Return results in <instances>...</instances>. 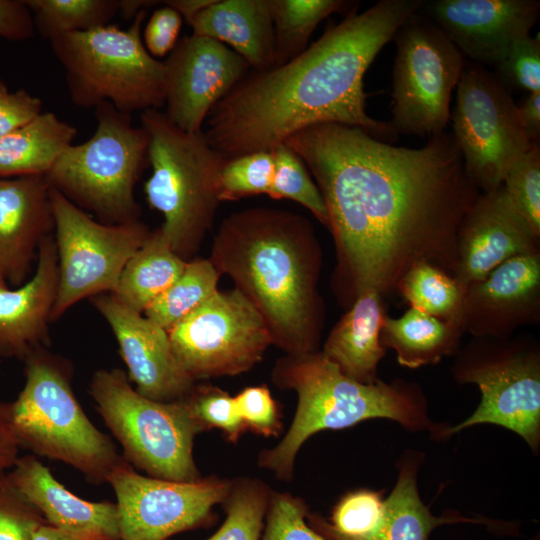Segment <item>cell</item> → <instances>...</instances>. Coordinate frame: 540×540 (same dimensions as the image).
Returning a JSON list of instances; mask_svg holds the SVG:
<instances>
[{
	"mask_svg": "<svg viewBox=\"0 0 540 540\" xmlns=\"http://www.w3.org/2000/svg\"><path fill=\"white\" fill-rule=\"evenodd\" d=\"M315 179L328 212L338 272L352 303L365 290H397L416 263L453 276L463 217L481 193L451 133L419 148L394 146L362 128L321 123L284 142Z\"/></svg>",
	"mask_w": 540,
	"mask_h": 540,
	"instance_id": "1",
	"label": "cell"
},
{
	"mask_svg": "<svg viewBox=\"0 0 540 540\" xmlns=\"http://www.w3.org/2000/svg\"><path fill=\"white\" fill-rule=\"evenodd\" d=\"M380 0L350 13L295 58L245 75L210 111L204 135L225 159L271 151L312 125L339 123L382 141L396 134L366 112L363 78L380 50L424 5Z\"/></svg>",
	"mask_w": 540,
	"mask_h": 540,
	"instance_id": "2",
	"label": "cell"
},
{
	"mask_svg": "<svg viewBox=\"0 0 540 540\" xmlns=\"http://www.w3.org/2000/svg\"><path fill=\"white\" fill-rule=\"evenodd\" d=\"M209 260L262 316L272 345L286 355L319 351L322 252L305 217L266 207L235 212L220 224Z\"/></svg>",
	"mask_w": 540,
	"mask_h": 540,
	"instance_id": "3",
	"label": "cell"
},
{
	"mask_svg": "<svg viewBox=\"0 0 540 540\" xmlns=\"http://www.w3.org/2000/svg\"><path fill=\"white\" fill-rule=\"evenodd\" d=\"M272 382L297 393L298 403L291 425L273 448L258 456V466L282 481L293 477L298 451L306 440L323 430H341L373 418L396 421L405 429L427 430L441 440L449 426L429 418L427 401L416 383L396 380L372 384L356 382L319 351L304 355H284L271 372Z\"/></svg>",
	"mask_w": 540,
	"mask_h": 540,
	"instance_id": "4",
	"label": "cell"
},
{
	"mask_svg": "<svg viewBox=\"0 0 540 540\" xmlns=\"http://www.w3.org/2000/svg\"><path fill=\"white\" fill-rule=\"evenodd\" d=\"M24 362V386L9 403L20 447L70 465L92 483H107L125 459L78 402L71 363L45 347L34 349Z\"/></svg>",
	"mask_w": 540,
	"mask_h": 540,
	"instance_id": "5",
	"label": "cell"
},
{
	"mask_svg": "<svg viewBox=\"0 0 540 540\" xmlns=\"http://www.w3.org/2000/svg\"><path fill=\"white\" fill-rule=\"evenodd\" d=\"M149 138L152 169L144 184L148 204L163 216L160 227L174 252L194 259L211 229L220 200V173L227 161L204 132H186L157 109L140 114Z\"/></svg>",
	"mask_w": 540,
	"mask_h": 540,
	"instance_id": "6",
	"label": "cell"
},
{
	"mask_svg": "<svg viewBox=\"0 0 540 540\" xmlns=\"http://www.w3.org/2000/svg\"><path fill=\"white\" fill-rule=\"evenodd\" d=\"M146 15L140 11L127 29L110 24L50 40L74 105L94 109L108 102L128 114L164 106L165 65L143 44Z\"/></svg>",
	"mask_w": 540,
	"mask_h": 540,
	"instance_id": "7",
	"label": "cell"
},
{
	"mask_svg": "<svg viewBox=\"0 0 540 540\" xmlns=\"http://www.w3.org/2000/svg\"><path fill=\"white\" fill-rule=\"evenodd\" d=\"M96 129L85 142L71 144L46 175L50 185L100 222L138 220L135 186L148 163L149 138L131 114L108 102L94 108Z\"/></svg>",
	"mask_w": 540,
	"mask_h": 540,
	"instance_id": "8",
	"label": "cell"
},
{
	"mask_svg": "<svg viewBox=\"0 0 540 540\" xmlns=\"http://www.w3.org/2000/svg\"><path fill=\"white\" fill-rule=\"evenodd\" d=\"M89 393L130 465L158 479L191 482L202 477L193 446L205 429L184 400L160 402L144 397L118 368L97 370Z\"/></svg>",
	"mask_w": 540,
	"mask_h": 540,
	"instance_id": "9",
	"label": "cell"
},
{
	"mask_svg": "<svg viewBox=\"0 0 540 540\" xmlns=\"http://www.w3.org/2000/svg\"><path fill=\"white\" fill-rule=\"evenodd\" d=\"M392 70L393 132L433 136L450 120L451 95L465 58L450 39L420 10L395 33Z\"/></svg>",
	"mask_w": 540,
	"mask_h": 540,
	"instance_id": "10",
	"label": "cell"
},
{
	"mask_svg": "<svg viewBox=\"0 0 540 540\" xmlns=\"http://www.w3.org/2000/svg\"><path fill=\"white\" fill-rule=\"evenodd\" d=\"M58 288L51 321L84 298L113 293L121 272L151 231L139 219L121 224L94 220L51 186Z\"/></svg>",
	"mask_w": 540,
	"mask_h": 540,
	"instance_id": "11",
	"label": "cell"
},
{
	"mask_svg": "<svg viewBox=\"0 0 540 540\" xmlns=\"http://www.w3.org/2000/svg\"><path fill=\"white\" fill-rule=\"evenodd\" d=\"M512 93L485 66L466 61L450 113L454 142L480 192L502 184L507 170L533 145Z\"/></svg>",
	"mask_w": 540,
	"mask_h": 540,
	"instance_id": "12",
	"label": "cell"
},
{
	"mask_svg": "<svg viewBox=\"0 0 540 540\" xmlns=\"http://www.w3.org/2000/svg\"><path fill=\"white\" fill-rule=\"evenodd\" d=\"M471 344L453 367L459 383L476 384L481 401L456 426H448L442 439L478 424H494L518 434L534 454L540 448V354L528 342L496 339Z\"/></svg>",
	"mask_w": 540,
	"mask_h": 540,
	"instance_id": "13",
	"label": "cell"
},
{
	"mask_svg": "<svg viewBox=\"0 0 540 540\" xmlns=\"http://www.w3.org/2000/svg\"><path fill=\"white\" fill-rule=\"evenodd\" d=\"M167 332L175 359L195 382L248 372L272 345L262 316L236 288L217 290Z\"/></svg>",
	"mask_w": 540,
	"mask_h": 540,
	"instance_id": "14",
	"label": "cell"
},
{
	"mask_svg": "<svg viewBox=\"0 0 540 540\" xmlns=\"http://www.w3.org/2000/svg\"><path fill=\"white\" fill-rule=\"evenodd\" d=\"M109 483L116 495L120 540H166L213 521L231 480L215 475L180 482L144 476L122 461Z\"/></svg>",
	"mask_w": 540,
	"mask_h": 540,
	"instance_id": "15",
	"label": "cell"
},
{
	"mask_svg": "<svg viewBox=\"0 0 540 540\" xmlns=\"http://www.w3.org/2000/svg\"><path fill=\"white\" fill-rule=\"evenodd\" d=\"M165 65L166 117L196 133L212 108L246 75L247 61L226 45L202 36L179 40Z\"/></svg>",
	"mask_w": 540,
	"mask_h": 540,
	"instance_id": "16",
	"label": "cell"
},
{
	"mask_svg": "<svg viewBox=\"0 0 540 540\" xmlns=\"http://www.w3.org/2000/svg\"><path fill=\"white\" fill-rule=\"evenodd\" d=\"M428 17L469 61L497 65L540 16L538 0H433Z\"/></svg>",
	"mask_w": 540,
	"mask_h": 540,
	"instance_id": "17",
	"label": "cell"
},
{
	"mask_svg": "<svg viewBox=\"0 0 540 540\" xmlns=\"http://www.w3.org/2000/svg\"><path fill=\"white\" fill-rule=\"evenodd\" d=\"M92 304L112 329L138 393L160 402L180 401L191 393L197 382L175 359L167 330L111 293L92 297Z\"/></svg>",
	"mask_w": 540,
	"mask_h": 540,
	"instance_id": "18",
	"label": "cell"
},
{
	"mask_svg": "<svg viewBox=\"0 0 540 540\" xmlns=\"http://www.w3.org/2000/svg\"><path fill=\"white\" fill-rule=\"evenodd\" d=\"M539 317L540 253L513 257L463 289V326L478 338L507 339Z\"/></svg>",
	"mask_w": 540,
	"mask_h": 540,
	"instance_id": "19",
	"label": "cell"
},
{
	"mask_svg": "<svg viewBox=\"0 0 540 540\" xmlns=\"http://www.w3.org/2000/svg\"><path fill=\"white\" fill-rule=\"evenodd\" d=\"M539 253V236L517 213L502 185L481 192L462 219L453 277L465 287L503 262Z\"/></svg>",
	"mask_w": 540,
	"mask_h": 540,
	"instance_id": "20",
	"label": "cell"
},
{
	"mask_svg": "<svg viewBox=\"0 0 540 540\" xmlns=\"http://www.w3.org/2000/svg\"><path fill=\"white\" fill-rule=\"evenodd\" d=\"M46 176L0 178V274L18 287L29 276L40 244L54 233Z\"/></svg>",
	"mask_w": 540,
	"mask_h": 540,
	"instance_id": "21",
	"label": "cell"
},
{
	"mask_svg": "<svg viewBox=\"0 0 540 540\" xmlns=\"http://www.w3.org/2000/svg\"><path fill=\"white\" fill-rule=\"evenodd\" d=\"M6 482L60 530L94 540H120L115 503L91 502L62 485L34 456L19 457Z\"/></svg>",
	"mask_w": 540,
	"mask_h": 540,
	"instance_id": "22",
	"label": "cell"
},
{
	"mask_svg": "<svg viewBox=\"0 0 540 540\" xmlns=\"http://www.w3.org/2000/svg\"><path fill=\"white\" fill-rule=\"evenodd\" d=\"M36 269L24 284L0 289V355L24 358L49 345L48 323L58 288L57 251L54 236L39 246Z\"/></svg>",
	"mask_w": 540,
	"mask_h": 540,
	"instance_id": "23",
	"label": "cell"
},
{
	"mask_svg": "<svg viewBox=\"0 0 540 540\" xmlns=\"http://www.w3.org/2000/svg\"><path fill=\"white\" fill-rule=\"evenodd\" d=\"M188 24L192 35L231 46L255 71L274 67L275 41L270 0H214Z\"/></svg>",
	"mask_w": 540,
	"mask_h": 540,
	"instance_id": "24",
	"label": "cell"
},
{
	"mask_svg": "<svg viewBox=\"0 0 540 540\" xmlns=\"http://www.w3.org/2000/svg\"><path fill=\"white\" fill-rule=\"evenodd\" d=\"M386 316L382 295L374 289L363 291L332 328L320 352L348 378L362 384L376 382L386 352L380 341Z\"/></svg>",
	"mask_w": 540,
	"mask_h": 540,
	"instance_id": "25",
	"label": "cell"
},
{
	"mask_svg": "<svg viewBox=\"0 0 540 540\" xmlns=\"http://www.w3.org/2000/svg\"><path fill=\"white\" fill-rule=\"evenodd\" d=\"M423 454L407 451L400 459L396 484L385 498V516L381 526L371 535L355 540H429L432 531L443 524L458 522L486 523L448 512L435 516L420 498L417 475ZM326 540H349L321 535Z\"/></svg>",
	"mask_w": 540,
	"mask_h": 540,
	"instance_id": "26",
	"label": "cell"
},
{
	"mask_svg": "<svg viewBox=\"0 0 540 540\" xmlns=\"http://www.w3.org/2000/svg\"><path fill=\"white\" fill-rule=\"evenodd\" d=\"M76 135L73 125L42 112L0 137V178L46 176Z\"/></svg>",
	"mask_w": 540,
	"mask_h": 540,
	"instance_id": "27",
	"label": "cell"
},
{
	"mask_svg": "<svg viewBox=\"0 0 540 540\" xmlns=\"http://www.w3.org/2000/svg\"><path fill=\"white\" fill-rule=\"evenodd\" d=\"M464 332L460 320L444 321L410 307L399 318L386 316L380 341L396 352L401 366L414 369L454 354Z\"/></svg>",
	"mask_w": 540,
	"mask_h": 540,
	"instance_id": "28",
	"label": "cell"
},
{
	"mask_svg": "<svg viewBox=\"0 0 540 540\" xmlns=\"http://www.w3.org/2000/svg\"><path fill=\"white\" fill-rule=\"evenodd\" d=\"M188 261L172 249L161 228L151 231L124 266L113 294L132 310L143 314L181 275Z\"/></svg>",
	"mask_w": 540,
	"mask_h": 540,
	"instance_id": "29",
	"label": "cell"
},
{
	"mask_svg": "<svg viewBox=\"0 0 540 540\" xmlns=\"http://www.w3.org/2000/svg\"><path fill=\"white\" fill-rule=\"evenodd\" d=\"M220 276L209 258L188 261L181 275L147 307L143 315L168 331L218 290Z\"/></svg>",
	"mask_w": 540,
	"mask_h": 540,
	"instance_id": "30",
	"label": "cell"
},
{
	"mask_svg": "<svg viewBox=\"0 0 540 540\" xmlns=\"http://www.w3.org/2000/svg\"><path fill=\"white\" fill-rule=\"evenodd\" d=\"M274 27L275 64L280 66L298 56L318 24L342 10L341 0H270Z\"/></svg>",
	"mask_w": 540,
	"mask_h": 540,
	"instance_id": "31",
	"label": "cell"
},
{
	"mask_svg": "<svg viewBox=\"0 0 540 540\" xmlns=\"http://www.w3.org/2000/svg\"><path fill=\"white\" fill-rule=\"evenodd\" d=\"M35 30L49 41L59 35L110 25L121 0H25Z\"/></svg>",
	"mask_w": 540,
	"mask_h": 540,
	"instance_id": "32",
	"label": "cell"
},
{
	"mask_svg": "<svg viewBox=\"0 0 540 540\" xmlns=\"http://www.w3.org/2000/svg\"><path fill=\"white\" fill-rule=\"evenodd\" d=\"M397 290L413 308L444 321H462L463 288L451 274L430 262L413 265Z\"/></svg>",
	"mask_w": 540,
	"mask_h": 540,
	"instance_id": "33",
	"label": "cell"
},
{
	"mask_svg": "<svg viewBox=\"0 0 540 540\" xmlns=\"http://www.w3.org/2000/svg\"><path fill=\"white\" fill-rule=\"evenodd\" d=\"M383 491L366 488L344 494L334 505L329 519L308 512L306 521L320 535L355 540L375 532L385 516Z\"/></svg>",
	"mask_w": 540,
	"mask_h": 540,
	"instance_id": "34",
	"label": "cell"
},
{
	"mask_svg": "<svg viewBox=\"0 0 540 540\" xmlns=\"http://www.w3.org/2000/svg\"><path fill=\"white\" fill-rule=\"evenodd\" d=\"M271 491L256 478L231 480L222 503L226 518L207 540H260Z\"/></svg>",
	"mask_w": 540,
	"mask_h": 540,
	"instance_id": "35",
	"label": "cell"
},
{
	"mask_svg": "<svg viewBox=\"0 0 540 540\" xmlns=\"http://www.w3.org/2000/svg\"><path fill=\"white\" fill-rule=\"evenodd\" d=\"M275 170L269 197L290 199L307 208L328 227V212L323 197L301 159L284 143L274 147Z\"/></svg>",
	"mask_w": 540,
	"mask_h": 540,
	"instance_id": "36",
	"label": "cell"
},
{
	"mask_svg": "<svg viewBox=\"0 0 540 540\" xmlns=\"http://www.w3.org/2000/svg\"><path fill=\"white\" fill-rule=\"evenodd\" d=\"M272 151H259L228 159L220 173V200L269 195L274 178Z\"/></svg>",
	"mask_w": 540,
	"mask_h": 540,
	"instance_id": "37",
	"label": "cell"
},
{
	"mask_svg": "<svg viewBox=\"0 0 540 540\" xmlns=\"http://www.w3.org/2000/svg\"><path fill=\"white\" fill-rule=\"evenodd\" d=\"M501 185L514 209L540 237L539 143H533L507 170Z\"/></svg>",
	"mask_w": 540,
	"mask_h": 540,
	"instance_id": "38",
	"label": "cell"
},
{
	"mask_svg": "<svg viewBox=\"0 0 540 540\" xmlns=\"http://www.w3.org/2000/svg\"><path fill=\"white\" fill-rule=\"evenodd\" d=\"M183 400L205 431L218 428L232 443H236L247 431L237 412L234 396L219 387L196 383L191 393Z\"/></svg>",
	"mask_w": 540,
	"mask_h": 540,
	"instance_id": "39",
	"label": "cell"
},
{
	"mask_svg": "<svg viewBox=\"0 0 540 540\" xmlns=\"http://www.w3.org/2000/svg\"><path fill=\"white\" fill-rule=\"evenodd\" d=\"M308 512L302 498L271 491L260 540H326L307 523Z\"/></svg>",
	"mask_w": 540,
	"mask_h": 540,
	"instance_id": "40",
	"label": "cell"
},
{
	"mask_svg": "<svg viewBox=\"0 0 540 540\" xmlns=\"http://www.w3.org/2000/svg\"><path fill=\"white\" fill-rule=\"evenodd\" d=\"M494 73L501 83L512 90L534 93L540 91V42L526 36L515 43Z\"/></svg>",
	"mask_w": 540,
	"mask_h": 540,
	"instance_id": "41",
	"label": "cell"
},
{
	"mask_svg": "<svg viewBox=\"0 0 540 540\" xmlns=\"http://www.w3.org/2000/svg\"><path fill=\"white\" fill-rule=\"evenodd\" d=\"M234 402L247 430L264 437L278 436L282 431L281 413L266 385L244 388Z\"/></svg>",
	"mask_w": 540,
	"mask_h": 540,
	"instance_id": "42",
	"label": "cell"
},
{
	"mask_svg": "<svg viewBox=\"0 0 540 540\" xmlns=\"http://www.w3.org/2000/svg\"><path fill=\"white\" fill-rule=\"evenodd\" d=\"M46 523L4 479L0 483V540H32L35 530Z\"/></svg>",
	"mask_w": 540,
	"mask_h": 540,
	"instance_id": "43",
	"label": "cell"
},
{
	"mask_svg": "<svg viewBox=\"0 0 540 540\" xmlns=\"http://www.w3.org/2000/svg\"><path fill=\"white\" fill-rule=\"evenodd\" d=\"M183 18L173 8L165 5L153 12L144 31L143 44L154 58L169 54L178 42Z\"/></svg>",
	"mask_w": 540,
	"mask_h": 540,
	"instance_id": "44",
	"label": "cell"
},
{
	"mask_svg": "<svg viewBox=\"0 0 540 540\" xmlns=\"http://www.w3.org/2000/svg\"><path fill=\"white\" fill-rule=\"evenodd\" d=\"M43 112V103L24 89L10 91L0 80V137L30 122Z\"/></svg>",
	"mask_w": 540,
	"mask_h": 540,
	"instance_id": "45",
	"label": "cell"
},
{
	"mask_svg": "<svg viewBox=\"0 0 540 540\" xmlns=\"http://www.w3.org/2000/svg\"><path fill=\"white\" fill-rule=\"evenodd\" d=\"M34 32L33 16L25 0H0V37L21 41Z\"/></svg>",
	"mask_w": 540,
	"mask_h": 540,
	"instance_id": "46",
	"label": "cell"
},
{
	"mask_svg": "<svg viewBox=\"0 0 540 540\" xmlns=\"http://www.w3.org/2000/svg\"><path fill=\"white\" fill-rule=\"evenodd\" d=\"M20 445L12 424L9 403L0 401V483L19 456Z\"/></svg>",
	"mask_w": 540,
	"mask_h": 540,
	"instance_id": "47",
	"label": "cell"
},
{
	"mask_svg": "<svg viewBox=\"0 0 540 540\" xmlns=\"http://www.w3.org/2000/svg\"><path fill=\"white\" fill-rule=\"evenodd\" d=\"M518 107L524 131L531 142L540 139V91L528 93Z\"/></svg>",
	"mask_w": 540,
	"mask_h": 540,
	"instance_id": "48",
	"label": "cell"
},
{
	"mask_svg": "<svg viewBox=\"0 0 540 540\" xmlns=\"http://www.w3.org/2000/svg\"><path fill=\"white\" fill-rule=\"evenodd\" d=\"M214 0H168L165 5L177 11L187 23Z\"/></svg>",
	"mask_w": 540,
	"mask_h": 540,
	"instance_id": "49",
	"label": "cell"
},
{
	"mask_svg": "<svg viewBox=\"0 0 540 540\" xmlns=\"http://www.w3.org/2000/svg\"><path fill=\"white\" fill-rule=\"evenodd\" d=\"M32 540H94L55 528L47 523L40 525Z\"/></svg>",
	"mask_w": 540,
	"mask_h": 540,
	"instance_id": "50",
	"label": "cell"
},
{
	"mask_svg": "<svg viewBox=\"0 0 540 540\" xmlns=\"http://www.w3.org/2000/svg\"><path fill=\"white\" fill-rule=\"evenodd\" d=\"M159 1L151 0H121L120 12L126 19H133L140 11L147 7L157 5Z\"/></svg>",
	"mask_w": 540,
	"mask_h": 540,
	"instance_id": "51",
	"label": "cell"
},
{
	"mask_svg": "<svg viewBox=\"0 0 540 540\" xmlns=\"http://www.w3.org/2000/svg\"><path fill=\"white\" fill-rule=\"evenodd\" d=\"M8 284L4 277L0 274V289L7 288Z\"/></svg>",
	"mask_w": 540,
	"mask_h": 540,
	"instance_id": "52",
	"label": "cell"
}]
</instances>
